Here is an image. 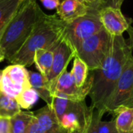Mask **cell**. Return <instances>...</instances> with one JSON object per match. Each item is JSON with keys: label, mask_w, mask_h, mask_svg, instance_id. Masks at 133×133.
Returning a JSON list of instances; mask_svg holds the SVG:
<instances>
[{"label": "cell", "mask_w": 133, "mask_h": 133, "mask_svg": "<svg viewBox=\"0 0 133 133\" xmlns=\"http://www.w3.org/2000/svg\"><path fill=\"white\" fill-rule=\"evenodd\" d=\"M31 88L29 74L25 66L17 64L10 65L3 71L1 92L16 99L24 89Z\"/></svg>", "instance_id": "cell-9"}, {"label": "cell", "mask_w": 133, "mask_h": 133, "mask_svg": "<svg viewBox=\"0 0 133 133\" xmlns=\"http://www.w3.org/2000/svg\"><path fill=\"white\" fill-rule=\"evenodd\" d=\"M0 133H11L9 118L0 117Z\"/></svg>", "instance_id": "cell-24"}, {"label": "cell", "mask_w": 133, "mask_h": 133, "mask_svg": "<svg viewBox=\"0 0 133 133\" xmlns=\"http://www.w3.org/2000/svg\"><path fill=\"white\" fill-rule=\"evenodd\" d=\"M35 117L33 111H21L10 119L11 133H28Z\"/></svg>", "instance_id": "cell-19"}, {"label": "cell", "mask_w": 133, "mask_h": 133, "mask_svg": "<svg viewBox=\"0 0 133 133\" xmlns=\"http://www.w3.org/2000/svg\"><path fill=\"white\" fill-rule=\"evenodd\" d=\"M89 71L86 63L78 56L74 57L73 66L71 71L72 78L78 87H82L89 77Z\"/></svg>", "instance_id": "cell-20"}, {"label": "cell", "mask_w": 133, "mask_h": 133, "mask_svg": "<svg viewBox=\"0 0 133 133\" xmlns=\"http://www.w3.org/2000/svg\"><path fill=\"white\" fill-rule=\"evenodd\" d=\"M99 17L103 29L110 36L123 35L131 27V20L126 18L118 8L103 6L99 10Z\"/></svg>", "instance_id": "cell-10"}, {"label": "cell", "mask_w": 133, "mask_h": 133, "mask_svg": "<svg viewBox=\"0 0 133 133\" xmlns=\"http://www.w3.org/2000/svg\"><path fill=\"white\" fill-rule=\"evenodd\" d=\"M65 22L56 14L48 15L41 8L35 27L23 46L9 59L12 64L30 66L34 64L36 51L56 46L64 35Z\"/></svg>", "instance_id": "cell-2"}, {"label": "cell", "mask_w": 133, "mask_h": 133, "mask_svg": "<svg viewBox=\"0 0 133 133\" xmlns=\"http://www.w3.org/2000/svg\"><path fill=\"white\" fill-rule=\"evenodd\" d=\"M28 74L31 88L37 92L38 96L46 103V105H51L52 93L49 89L47 80L39 72L28 71Z\"/></svg>", "instance_id": "cell-16"}, {"label": "cell", "mask_w": 133, "mask_h": 133, "mask_svg": "<svg viewBox=\"0 0 133 133\" xmlns=\"http://www.w3.org/2000/svg\"><path fill=\"white\" fill-rule=\"evenodd\" d=\"M124 1V0H102L101 7L110 6H113L115 8L121 9V4L123 3Z\"/></svg>", "instance_id": "cell-25"}, {"label": "cell", "mask_w": 133, "mask_h": 133, "mask_svg": "<svg viewBox=\"0 0 133 133\" xmlns=\"http://www.w3.org/2000/svg\"><path fill=\"white\" fill-rule=\"evenodd\" d=\"M33 114L38 125L45 133H66L61 126L51 105H45L33 111Z\"/></svg>", "instance_id": "cell-12"}, {"label": "cell", "mask_w": 133, "mask_h": 133, "mask_svg": "<svg viewBox=\"0 0 133 133\" xmlns=\"http://www.w3.org/2000/svg\"><path fill=\"white\" fill-rule=\"evenodd\" d=\"M28 133H45L38 125L35 117L33 118L31 124H30V128H29V131Z\"/></svg>", "instance_id": "cell-26"}, {"label": "cell", "mask_w": 133, "mask_h": 133, "mask_svg": "<svg viewBox=\"0 0 133 133\" xmlns=\"http://www.w3.org/2000/svg\"><path fill=\"white\" fill-rule=\"evenodd\" d=\"M40 2L45 9L49 10H56L60 3L59 0H40Z\"/></svg>", "instance_id": "cell-23"}, {"label": "cell", "mask_w": 133, "mask_h": 133, "mask_svg": "<svg viewBox=\"0 0 133 133\" xmlns=\"http://www.w3.org/2000/svg\"><path fill=\"white\" fill-rule=\"evenodd\" d=\"M25 1H28V0H21V3H24V2H25Z\"/></svg>", "instance_id": "cell-32"}, {"label": "cell", "mask_w": 133, "mask_h": 133, "mask_svg": "<svg viewBox=\"0 0 133 133\" xmlns=\"http://www.w3.org/2000/svg\"><path fill=\"white\" fill-rule=\"evenodd\" d=\"M56 45L51 48V49H39V50L36 51L35 53L34 63L36 66V68L38 70V72L46 80H47V78L49 76L51 66H52V64L53 51H54L55 48L56 47Z\"/></svg>", "instance_id": "cell-18"}, {"label": "cell", "mask_w": 133, "mask_h": 133, "mask_svg": "<svg viewBox=\"0 0 133 133\" xmlns=\"http://www.w3.org/2000/svg\"><path fill=\"white\" fill-rule=\"evenodd\" d=\"M103 113L94 110L90 124L85 133H118L114 119L108 121H103Z\"/></svg>", "instance_id": "cell-17"}, {"label": "cell", "mask_w": 133, "mask_h": 133, "mask_svg": "<svg viewBox=\"0 0 133 133\" xmlns=\"http://www.w3.org/2000/svg\"><path fill=\"white\" fill-rule=\"evenodd\" d=\"M2 73H3V71L0 70V92H1V78H2Z\"/></svg>", "instance_id": "cell-31"}, {"label": "cell", "mask_w": 133, "mask_h": 133, "mask_svg": "<svg viewBox=\"0 0 133 133\" xmlns=\"http://www.w3.org/2000/svg\"><path fill=\"white\" fill-rule=\"evenodd\" d=\"M21 111V107L15 99L0 92V117L10 119Z\"/></svg>", "instance_id": "cell-21"}, {"label": "cell", "mask_w": 133, "mask_h": 133, "mask_svg": "<svg viewBox=\"0 0 133 133\" xmlns=\"http://www.w3.org/2000/svg\"><path fill=\"white\" fill-rule=\"evenodd\" d=\"M110 114L118 133H133V107L120 106Z\"/></svg>", "instance_id": "cell-14"}, {"label": "cell", "mask_w": 133, "mask_h": 133, "mask_svg": "<svg viewBox=\"0 0 133 133\" xmlns=\"http://www.w3.org/2000/svg\"><path fill=\"white\" fill-rule=\"evenodd\" d=\"M6 59V55H5V52L3 49V48L0 46V62L3 61L4 59Z\"/></svg>", "instance_id": "cell-29"}, {"label": "cell", "mask_w": 133, "mask_h": 133, "mask_svg": "<svg viewBox=\"0 0 133 133\" xmlns=\"http://www.w3.org/2000/svg\"><path fill=\"white\" fill-rule=\"evenodd\" d=\"M76 56V50L63 35L53 51V60L47 78L49 89L53 94L56 82L59 76L66 71L70 61Z\"/></svg>", "instance_id": "cell-8"}, {"label": "cell", "mask_w": 133, "mask_h": 133, "mask_svg": "<svg viewBox=\"0 0 133 133\" xmlns=\"http://www.w3.org/2000/svg\"><path fill=\"white\" fill-rule=\"evenodd\" d=\"M21 3V0H0V38Z\"/></svg>", "instance_id": "cell-15"}, {"label": "cell", "mask_w": 133, "mask_h": 133, "mask_svg": "<svg viewBox=\"0 0 133 133\" xmlns=\"http://www.w3.org/2000/svg\"><path fill=\"white\" fill-rule=\"evenodd\" d=\"M128 32H129V35H130V40H129V44L131 45V46L132 47V49H133V28L131 27L129 29H128Z\"/></svg>", "instance_id": "cell-28"}, {"label": "cell", "mask_w": 133, "mask_h": 133, "mask_svg": "<svg viewBox=\"0 0 133 133\" xmlns=\"http://www.w3.org/2000/svg\"><path fill=\"white\" fill-rule=\"evenodd\" d=\"M39 8L36 0H28L22 3L17 13L5 29L0 38V46L8 60L23 46L32 32Z\"/></svg>", "instance_id": "cell-3"}, {"label": "cell", "mask_w": 133, "mask_h": 133, "mask_svg": "<svg viewBox=\"0 0 133 133\" xmlns=\"http://www.w3.org/2000/svg\"><path fill=\"white\" fill-rule=\"evenodd\" d=\"M39 96L37 92L32 88H28L21 92L17 97L16 101L17 102L21 109L28 110L31 108L38 99Z\"/></svg>", "instance_id": "cell-22"}, {"label": "cell", "mask_w": 133, "mask_h": 133, "mask_svg": "<svg viewBox=\"0 0 133 133\" xmlns=\"http://www.w3.org/2000/svg\"><path fill=\"white\" fill-rule=\"evenodd\" d=\"M110 40L111 36L103 29L83 41L76 49V56L86 63L89 71L101 66L108 52Z\"/></svg>", "instance_id": "cell-4"}, {"label": "cell", "mask_w": 133, "mask_h": 133, "mask_svg": "<svg viewBox=\"0 0 133 133\" xmlns=\"http://www.w3.org/2000/svg\"><path fill=\"white\" fill-rule=\"evenodd\" d=\"M93 111L94 109L88 107L85 100L75 101L59 121L66 133H85L90 124Z\"/></svg>", "instance_id": "cell-7"}, {"label": "cell", "mask_w": 133, "mask_h": 133, "mask_svg": "<svg viewBox=\"0 0 133 133\" xmlns=\"http://www.w3.org/2000/svg\"><path fill=\"white\" fill-rule=\"evenodd\" d=\"M89 6L78 0H62L56 9L57 17L63 21L68 23L85 15Z\"/></svg>", "instance_id": "cell-13"}, {"label": "cell", "mask_w": 133, "mask_h": 133, "mask_svg": "<svg viewBox=\"0 0 133 133\" xmlns=\"http://www.w3.org/2000/svg\"><path fill=\"white\" fill-rule=\"evenodd\" d=\"M120 106L133 107V55L128 58L114 89L106 105L105 112L111 113Z\"/></svg>", "instance_id": "cell-6"}, {"label": "cell", "mask_w": 133, "mask_h": 133, "mask_svg": "<svg viewBox=\"0 0 133 133\" xmlns=\"http://www.w3.org/2000/svg\"><path fill=\"white\" fill-rule=\"evenodd\" d=\"M132 50L123 35L111 36L109 50L101 66L89 71L92 76V85L89 94L92 108L103 114L106 113V105Z\"/></svg>", "instance_id": "cell-1"}, {"label": "cell", "mask_w": 133, "mask_h": 133, "mask_svg": "<svg viewBox=\"0 0 133 133\" xmlns=\"http://www.w3.org/2000/svg\"><path fill=\"white\" fill-rule=\"evenodd\" d=\"M92 85V76L90 73L89 74L88 79L85 85L82 87H78L72 78L71 72L66 71L58 78L54 89V92L63 93L77 101H82L85 100V98L89 96Z\"/></svg>", "instance_id": "cell-11"}, {"label": "cell", "mask_w": 133, "mask_h": 133, "mask_svg": "<svg viewBox=\"0 0 133 133\" xmlns=\"http://www.w3.org/2000/svg\"><path fill=\"white\" fill-rule=\"evenodd\" d=\"M102 5V0H88V6L96 9V10H99L101 8Z\"/></svg>", "instance_id": "cell-27"}, {"label": "cell", "mask_w": 133, "mask_h": 133, "mask_svg": "<svg viewBox=\"0 0 133 133\" xmlns=\"http://www.w3.org/2000/svg\"><path fill=\"white\" fill-rule=\"evenodd\" d=\"M103 29L99 10L89 7V10L85 15L71 22H65L64 35L76 50L83 41Z\"/></svg>", "instance_id": "cell-5"}, {"label": "cell", "mask_w": 133, "mask_h": 133, "mask_svg": "<svg viewBox=\"0 0 133 133\" xmlns=\"http://www.w3.org/2000/svg\"><path fill=\"white\" fill-rule=\"evenodd\" d=\"M78 1L88 6V0H78Z\"/></svg>", "instance_id": "cell-30"}]
</instances>
